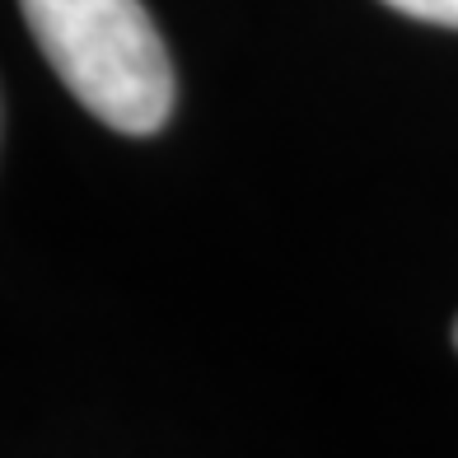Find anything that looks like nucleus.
Segmentation results:
<instances>
[{
	"label": "nucleus",
	"mask_w": 458,
	"mask_h": 458,
	"mask_svg": "<svg viewBox=\"0 0 458 458\" xmlns=\"http://www.w3.org/2000/svg\"><path fill=\"white\" fill-rule=\"evenodd\" d=\"M43 56L122 136H150L174 108V66L140 0H19Z\"/></svg>",
	"instance_id": "nucleus-1"
},
{
	"label": "nucleus",
	"mask_w": 458,
	"mask_h": 458,
	"mask_svg": "<svg viewBox=\"0 0 458 458\" xmlns=\"http://www.w3.org/2000/svg\"><path fill=\"white\" fill-rule=\"evenodd\" d=\"M384 5L403 10V14H411V19H426V24L458 29V0H384Z\"/></svg>",
	"instance_id": "nucleus-2"
},
{
	"label": "nucleus",
	"mask_w": 458,
	"mask_h": 458,
	"mask_svg": "<svg viewBox=\"0 0 458 458\" xmlns=\"http://www.w3.org/2000/svg\"><path fill=\"white\" fill-rule=\"evenodd\" d=\"M454 342H458V327H454Z\"/></svg>",
	"instance_id": "nucleus-3"
}]
</instances>
